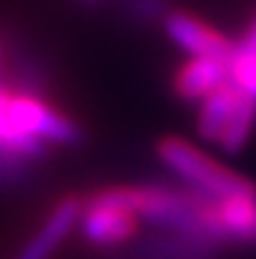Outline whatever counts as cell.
Instances as JSON below:
<instances>
[{
    "mask_svg": "<svg viewBox=\"0 0 256 259\" xmlns=\"http://www.w3.org/2000/svg\"><path fill=\"white\" fill-rule=\"evenodd\" d=\"M156 154L191 191L203 194L209 199H229L234 194L256 191V186L249 179L221 166L219 161L206 156L201 149H196L186 139H178V136L161 139L156 146Z\"/></svg>",
    "mask_w": 256,
    "mask_h": 259,
    "instance_id": "1",
    "label": "cell"
},
{
    "mask_svg": "<svg viewBox=\"0 0 256 259\" xmlns=\"http://www.w3.org/2000/svg\"><path fill=\"white\" fill-rule=\"evenodd\" d=\"M8 118L10 123L40 144L53 146H76L83 139V131L78 123H73L68 116L56 111L53 106L43 103L35 93H10L8 96Z\"/></svg>",
    "mask_w": 256,
    "mask_h": 259,
    "instance_id": "2",
    "label": "cell"
},
{
    "mask_svg": "<svg viewBox=\"0 0 256 259\" xmlns=\"http://www.w3.org/2000/svg\"><path fill=\"white\" fill-rule=\"evenodd\" d=\"M138 222L136 214L88 196L78 217V229L93 247H118L136 234Z\"/></svg>",
    "mask_w": 256,
    "mask_h": 259,
    "instance_id": "3",
    "label": "cell"
},
{
    "mask_svg": "<svg viewBox=\"0 0 256 259\" xmlns=\"http://www.w3.org/2000/svg\"><path fill=\"white\" fill-rule=\"evenodd\" d=\"M164 30L176 43V48H181L191 58H231L234 43H229V38H224L219 30H214L191 13H169L164 18Z\"/></svg>",
    "mask_w": 256,
    "mask_h": 259,
    "instance_id": "4",
    "label": "cell"
},
{
    "mask_svg": "<svg viewBox=\"0 0 256 259\" xmlns=\"http://www.w3.org/2000/svg\"><path fill=\"white\" fill-rule=\"evenodd\" d=\"M81 209H83V201L76 199V196L58 201L56 209L48 214L45 224L33 234V239L18 252L15 259H50L58 252L61 242L71 234V229L78 227Z\"/></svg>",
    "mask_w": 256,
    "mask_h": 259,
    "instance_id": "5",
    "label": "cell"
},
{
    "mask_svg": "<svg viewBox=\"0 0 256 259\" xmlns=\"http://www.w3.org/2000/svg\"><path fill=\"white\" fill-rule=\"evenodd\" d=\"M231 81L229 58H188L176 73L173 88L188 103H201L209 93Z\"/></svg>",
    "mask_w": 256,
    "mask_h": 259,
    "instance_id": "6",
    "label": "cell"
},
{
    "mask_svg": "<svg viewBox=\"0 0 256 259\" xmlns=\"http://www.w3.org/2000/svg\"><path fill=\"white\" fill-rule=\"evenodd\" d=\"M241 101V91L234 86L231 81L224 83L221 88H216L214 93H209L201 103H198V116H196V128H198V136L209 144H216L221 141L236 106Z\"/></svg>",
    "mask_w": 256,
    "mask_h": 259,
    "instance_id": "7",
    "label": "cell"
},
{
    "mask_svg": "<svg viewBox=\"0 0 256 259\" xmlns=\"http://www.w3.org/2000/svg\"><path fill=\"white\" fill-rule=\"evenodd\" d=\"M254 123H256V98L241 93V101L219 141V146L226 151V154H239L246 144H249V136L254 131Z\"/></svg>",
    "mask_w": 256,
    "mask_h": 259,
    "instance_id": "8",
    "label": "cell"
},
{
    "mask_svg": "<svg viewBox=\"0 0 256 259\" xmlns=\"http://www.w3.org/2000/svg\"><path fill=\"white\" fill-rule=\"evenodd\" d=\"M229 73H231V83L239 88L241 93L256 98V56L239 48L234 43L231 58H229Z\"/></svg>",
    "mask_w": 256,
    "mask_h": 259,
    "instance_id": "9",
    "label": "cell"
},
{
    "mask_svg": "<svg viewBox=\"0 0 256 259\" xmlns=\"http://www.w3.org/2000/svg\"><path fill=\"white\" fill-rule=\"evenodd\" d=\"M239 48H244V51H249V53H254L256 56V18L254 23H251V28L246 30V35H244V40L241 43H236Z\"/></svg>",
    "mask_w": 256,
    "mask_h": 259,
    "instance_id": "10",
    "label": "cell"
},
{
    "mask_svg": "<svg viewBox=\"0 0 256 259\" xmlns=\"http://www.w3.org/2000/svg\"><path fill=\"white\" fill-rule=\"evenodd\" d=\"M244 244H256V217H254V224H251L249 234H246V239H244Z\"/></svg>",
    "mask_w": 256,
    "mask_h": 259,
    "instance_id": "11",
    "label": "cell"
},
{
    "mask_svg": "<svg viewBox=\"0 0 256 259\" xmlns=\"http://www.w3.org/2000/svg\"><path fill=\"white\" fill-rule=\"evenodd\" d=\"M83 3H98V0H83Z\"/></svg>",
    "mask_w": 256,
    "mask_h": 259,
    "instance_id": "12",
    "label": "cell"
}]
</instances>
